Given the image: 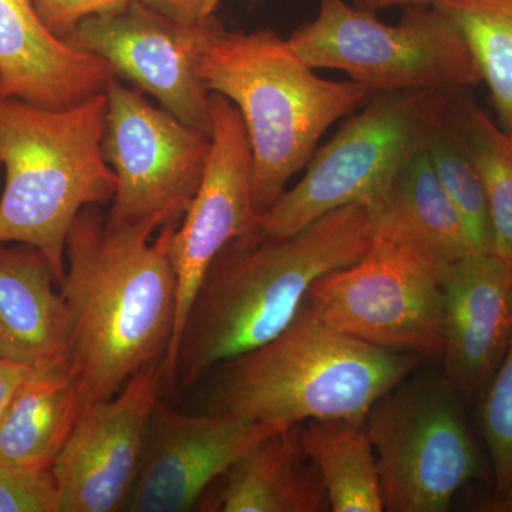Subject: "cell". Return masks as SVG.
Here are the masks:
<instances>
[{
  "label": "cell",
  "mask_w": 512,
  "mask_h": 512,
  "mask_svg": "<svg viewBox=\"0 0 512 512\" xmlns=\"http://www.w3.org/2000/svg\"><path fill=\"white\" fill-rule=\"evenodd\" d=\"M178 224H116L83 208L67 235L60 284L70 315V370L83 413L163 362L177 315L170 245Z\"/></svg>",
  "instance_id": "6da1fadb"
},
{
  "label": "cell",
  "mask_w": 512,
  "mask_h": 512,
  "mask_svg": "<svg viewBox=\"0 0 512 512\" xmlns=\"http://www.w3.org/2000/svg\"><path fill=\"white\" fill-rule=\"evenodd\" d=\"M375 241L365 205L328 212L289 237L258 231L229 242L205 272L184 320L170 393L265 345L298 315L323 275L362 259Z\"/></svg>",
  "instance_id": "7a4b0ae2"
},
{
  "label": "cell",
  "mask_w": 512,
  "mask_h": 512,
  "mask_svg": "<svg viewBox=\"0 0 512 512\" xmlns=\"http://www.w3.org/2000/svg\"><path fill=\"white\" fill-rule=\"evenodd\" d=\"M302 56L271 29L227 30L212 18L197 73L208 92L235 104L252 150V201L264 215L288 190L293 175L308 165L323 134L355 113L372 92L355 82L315 73Z\"/></svg>",
  "instance_id": "3957f363"
},
{
  "label": "cell",
  "mask_w": 512,
  "mask_h": 512,
  "mask_svg": "<svg viewBox=\"0 0 512 512\" xmlns=\"http://www.w3.org/2000/svg\"><path fill=\"white\" fill-rule=\"evenodd\" d=\"M421 363L414 353L379 348L330 328L305 301L276 338L208 373L205 412L285 427L366 420L377 400Z\"/></svg>",
  "instance_id": "277c9868"
},
{
  "label": "cell",
  "mask_w": 512,
  "mask_h": 512,
  "mask_svg": "<svg viewBox=\"0 0 512 512\" xmlns=\"http://www.w3.org/2000/svg\"><path fill=\"white\" fill-rule=\"evenodd\" d=\"M106 92L67 109L0 96V244L35 247L64 276L67 235L83 208L106 207L117 177L103 151Z\"/></svg>",
  "instance_id": "5b68a950"
},
{
  "label": "cell",
  "mask_w": 512,
  "mask_h": 512,
  "mask_svg": "<svg viewBox=\"0 0 512 512\" xmlns=\"http://www.w3.org/2000/svg\"><path fill=\"white\" fill-rule=\"evenodd\" d=\"M454 92L375 93L313 154L295 187L261 215L258 232L289 237L349 204H377L447 120Z\"/></svg>",
  "instance_id": "8992f818"
},
{
  "label": "cell",
  "mask_w": 512,
  "mask_h": 512,
  "mask_svg": "<svg viewBox=\"0 0 512 512\" xmlns=\"http://www.w3.org/2000/svg\"><path fill=\"white\" fill-rule=\"evenodd\" d=\"M289 42L313 69L340 70L373 94L456 93L483 82L463 33L437 6L407 8L389 25L346 0H319L316 18Z\"/></svg>",
  "instance_id": "52a82bcc"
},
{
  "label": "cell",
  "mask_w": 512,
  "mask_h": 512,
  "mask_svg": "<svg viewBox=\"0 0 512 512\" xmlns=\"http://www.w3.org/2000/svg\"><path fill=\"white\" fill-rule=\"evenodd\" d=\"M463 394L444 375L409 376L366 416L384 511L446 512L481 474Z\"/></svg>",
  "instance_id": "ba28073f"
},
{
  "label": "cell",
  "mask_w": 512,
  "mask_h": 512,
  "mask_svg": "<svg viewBox=\"0 0 512 512\" xmlns=\"http://www.w3.org/2000/svg\"><path fill=\"white\" fill-rule=\"evenodd\" d=\"M306 302L338 332L423 360H441L444 295L439 271L393 239L375 234L362 259L319 278Z\"/></svg>",
  "instance_id": "9c48e42d"
},
{
  "label": "cell",
  "mask_w": 512,
  "mask_h": 512,
  "mask_svg": "<svg viewBox=\"0 0 512 512\" xmlns=\"http://www.w3.org/2000/svg\"><path fill=\"white\" fill-rule=\"evenodd\" d=\"M103 151L117 177L116 224H180L200 187L212 137L157 109L140 89L107 84Z\"/></svg>",
  "instance_id": "30bf717a"
},
{
  "label": "cell",
  "mask_w": 512,
  "mask_h": 512,
  "mask_svg": "<svg viewBox=\"0 0 512 512\" xmlns=\"http://www.w3.org/2000/svg\"><path fill=\"white\" fill-rule=\"evenodd\" d=\"M212 143L200 187L174 229L170 254L177 278V315L163 360V390H170L184 320L215 256L229 242L258 231L261 215L252 201V150L235 104L211 93Z\"/></svg>",
  "instance_id": "8fae6325"
},
{
  "label": "cell",
  "mask_w": 512,
  "mask_h": 512,
  "mask_svg": "<svg viewBox=\"0 0 512 512\" xmlns=\"http://www.w3.org/2000/svg\"><path fill=\"white\" fill-rule=\"evenodd\" d=\"M212 18L183 25L131 0L119 12L83 20L64 40L106 60L116 76L126 77L178 120L212 136L211 93L197 73L198 52Z\"/></svg>",
  "instance_id": "7c38bea8"
},
{
  "label": "cell",
  "mask_w": 512,
  "mask_h": 512,
  "mask_svg": "<svg viewBox=\"0 0 512 512\" xmlns=\"http://www.w3.org/2000/svg\"><path fill=\"white\" fill-rule=\"evenodd\" d=\"M284 429L228 412H178L158 397L126 511L197 510L204 494L235 461Z\"/></svg>",
  "instance_id": "4fadbf2b"
},
{
  "label": "cell",
  "mask_w": 512,
  "mask_h": 512,
  "mask_svg": "<svg viewBox=\"0 0 512 512\" xmlns=\"http://www.w3.org/2000/svg\"><path fill=\"white\" fill-rule=\"evenodd\" d=\"M161 365L138 370L119 393L80 417L52 467L60 512L126 511L148 420L163 390Z\"/></svg>",
  "instance_id": "5bb4252c"
},
{
  "label": "cell",
  "mask_w": 512,
  "mask_h": 512,
  "mask_svg": "<svg viewBox=\"0 0 512 512\" xmlns=\"http://www.w3.org/2000/svg\"><path fill=\"white\" fill-rule=\"evenodd\" d=\"M443 375L468 402L480 399L512 338V268L471 252L440 271Z\"/></svg>",
  "instance_id": "9a60e30c"
},
{
  "label": "cell",
  "mask_w": 512,
  "mask_h": 512,
  "mask_svg": "<svg viewBox=\"0 0 512 512\" xmlns=\"http://www.w3.org/2000/svg\"><path fill=\"white\" fill-rule=\"evenodd\" d=\"M106 60L46 28L32 0H0V96L67 109L106 90Z\"/></svg>",
  "instance_id": "2e32d148"
},
{
  "label": "cell",
  "mask_w": 512,
  "mask_h": 512,
  "mask_svg": "<svg viewBox=\"0 0 512 512\" xmlns=\"http://www.w3.org/2000/svg\"><path fill=\"white\" fill-rule=\"evenodd\" d=\"M56 286L55 271L39 249L0 244L2 360L30 369L69 363V309Z\"/></svg>",
  "instance_id": "e0dca14e"
},
{
  "label": "cell",
  "mask_w": 512,
  "mask_h": 512,
  "mask_svg": "<svg viewBox=\"0 0 512 512\" xmlns=\"http://www.w3.org/2000/svg\"><path fill=\"white\" fill-rule=\"evenodd\" d=\"M197 510L328 512L330 504L295 424L262 440L235 461L211 485Z\"/></svg>",
  "instance_id": "ac0fdd59"
},
{
  "label": "cell",
  "mask_w": 512,
  "mask_h": 512,
  "mask_svg": "<svg viewBox=\"0 0 512 512\" xmlns=\"http://www.w3.org/2000/svg\"><path fill=\"white\" fill-rule=\"evenodd\" d=\"M367 211L376 235L412 249L439 274L473 252L463 221L441 187L426 150L404 165L382 200Z\"/></svg>",
  "instance_id": "d6986e66"
},
{
  "label": "cell",
  "mask_w": 512,
  "mask_h": 512,
  "mask_svg": "<svg viewBox=\"0 0 512 512\" xmlns=\"http://www.w3.org/2000/svg\"><path fill=\"white\" fill-rule=\"evenodd\" d=\"M82 416L69 363L33 369L0 421V461L28 470H52Z\"/></svg>",
  "instance_id": "ffe728a7"
},
{
  "label": "cell",
  "mask_w": 512,
  "mask_h": 512,
  "mask_svg": "<svg viewBox=\"0 0 512 512\" xmlns=\"http://www.w3.org/2000/svg\"><path fill=\"white\" fill-rule=\"evenodd\" d=\"M332 512L384 511L382 483L366 420H308L298 424Z\"/></svg>",
  "instance_id": "44dd1931"
},
{
  "label": "cell",
  "mask_w": 512,
  "mask_h": 512,
  "mask_svg": "<svg viewBox=\"0 0 512 512\" xmlns=\"http://www.w3.org/2000/svg\"><path fill=\"white\" fill-rule=\"evenodd\" d=\"M434 6L463 33L501 128L512 138V0H439Z\"/></svg>",
  "instance_id": "7402d4cb"
},
{
  "label": "cell",
  "mask_w": 512,
  "mask_h": 512,
  "mask_svg": "<svg viewBox=\"0 0 512 512\" xmlns=\"http://www.w3.org/2000/svg\"><path fill=\"white\" fill-rule=\"evenodd\" d=\"M483 180L494 254L512 268V138L471 101L451 121Z\"/></svg>",
  "instance_id": "603a6c76"
},
{
  "label": "cell",
  "mask_w": 512,
  "mask_h": 512,
  "mask_svg": "<svg viewBox=\"0 0 512 512\" xmlns=\"http://www.w3.org/2000/svg\"><path fill=\"white\" fill-rule=\"evenodd\" d=\"M426 151L441 187L463 221L471 251L494 254L493 225L483 180L448 117L430 137Z\"/></svg>",
  "instance_id": "cb8c5ba5"
},
{
  "label": "cell",
  "mask_w": 512,
  "mask_h": 512,
  "mask_svg": "<svg viewBox=\"0 0 512 512\" xmlns=\"http://www.w3.org/2000/svg\"><path fill=\"white\" fill-rule=\"evenodd\" d=\"M480 427L493 471L490 503L512 500V338L481 394Z\"/></svg>",
  "instance_id": "d4e9b609"
},
{
  "label": "cell",
  "mask_w": 512,
  "mask_h": 512,
  "mask_svg": "<svg viewBox=\"0 0 512 512\" xmlns=\"http://www.w3.org/2000/svg\"><path fill=\"white\" fill-rule=\"evenodd\" d=\"M0 512H60L52 470H28L0 461Z\"/></svg>",
  "instance_id": "484cf974"
},
{
  "label": "cell",
  "mask_w": 512,
  "mask_h": 512,
  "mask_svg": "<svg viewBox=\"0 0 512 512\" xmlns=\"http://www.w3.org/2000/svg\"><path fill=\"white\" fill-rule=\"evenodd\" d=\"M37 15L50 32L66 39L83 20L119 12L131 0H32Z\"/></svg>",
  "instance_id": "4316f807"
},
{
  "label": "cell",
  "mask_w": 512,
  "mask_h": 512,
  "mask_svg": "<svg viewBox=\"0 0 512 512\" xmlns=\"http://www.w3.org/2000/svg\"><path fill=\"white\" fill-rule=\"evenodd\" d=\"M165 18L183 25H197L214 16L221 0H138Z\"/></svg>",
  "instance_id": "83f0119b"
},
{
  "label": "cell",
  "mask_w": 512,
  "mask_h": 512,
  "mask_svg": "<svg viewBox=\"0 0 512 512\" xmlns=\"http://www.w3.org/2000/svg\"><path fill=\"white\" fill-rule=\"evenodd\" d=\"M33 369L19 363L0 360V421L8 412L10 402L20 384L32 373Z\"/></svg>",
  "instance_id": "f1b7e54d"
},
{
  "label": "cell",
  "mask_w": 512,
  "mask_h": 512,
  "mask_svg": "<svg viewBox=\"0 0 512 512\" xmlns=\"http://www.w3.org/2000/svg\"><path fill=\"white\" fill-rule=\"evenodd\" d=\"M439 0H353V5L356 8L370 10V12H376V10L394 8V6H400V8H426V6H434Z\"/></svg>",
  "instance_id": "f546056e"
},
{
  "label": "cell",
  "mask_w": 512,
  "mask_h": 512,
  "mask_svg": "<svg viewBox=\"0 0 512 512\" xmlns=\"http://www.w3.org/2000/svg\"><path fill=\"white\" fill-rule=\"evenodd\" d=\"M481 510L490 512H512V500L504 501V503H487Z\"/></svg>",
  "instance_id": "4dcf8cb0"
},
{
  "label": "cell",
  "mask_w": 512,
  "mask_h": 512,
  "mask_svg": "<svg viewBox=\"0 0 512 512\" xmlns=\"http://www.w3.org/2000/svg\"><path fill=\"white\" fill-rule=\"evenodd\" d=\"M0 360H2V357H0Z\"/></svg>",
  "instance_id": "1f68e13d"
}]
</instances>
